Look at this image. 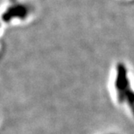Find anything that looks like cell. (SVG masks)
I'll return each mask as SVG.
<instances>
[{
  "mask_svg": "<svg viewBox=\"0 0 134 134\" xmlns=\"http://www.w3.org/2000/svg\"><path fill=\"white\" fill-rule=\"evenodd\" d=\"M111 134H112V133H111Z\"/></svg>",
  "mask_w": 134,
  "mask_h": 134,
  "instance_id": "2",
  "label": "cell"
},
{
  "mask_svg": "<svg viewBox=\"0 0 134 134\" xmlns=\"http://www.w3.org/2000/svg\"><path fill=\"white\" fill-rule=\"evenodd\" d=\"M14 7L8 8L6 13L3 15V18L6 21H9L12 20V17L19 16L24 18L27 15V8L24 5H13Z\"/></svg>",
  "mask_w": 134,
  "mask_h": 134,
  "instance_id": "1",
  "label": "cell"
}]
</instances>
